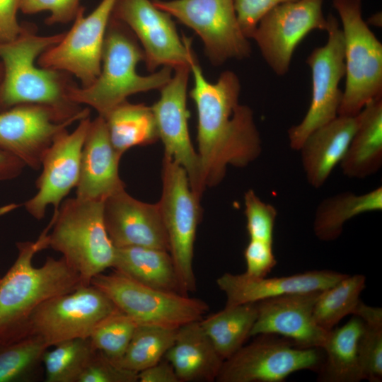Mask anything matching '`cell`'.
Listing matches in <instances>:
<instances>
[{"label":"cell","instance_id":"484cf974","mask_svg":"<svg viewBox=\"0 0 382 382\" xmlns=\"http://www.w3.org/2000/svg\"><path fill=\"white\" fill-rule=\"evenodd\" d=\"M112 268L141 284L185 294L168 251L141 246L116 248Z\"/></svg>","mask_w":382,"mask_h":382},{"label":"cell","instance_id":"ab89813d","mask_svg":"<svg viewBox=\"0 0 382 382\" xmlns=\"http://www.w3.org/2000/svg\"><path fill=\"white\" fill-rule=\"evenodd\" d=\"M296 0H233L240 27L248 39L262 18L275 6Z\"/></svg>","mask_w":382,"mask_h":382},{"label":"cell","instance_id":"b9f144b4","mask_svg":"<svg viewBox=\"0 0 382 382\" xmlns=\"http://www.w3.org/2000/svg\"><path fill=\"white\" fill-rule=\"evenodd\" d=\"M21 0H0V42H8L23 31L17 21Z\"/></svg>","mask_w":382,"mask_h":382},{"label":"cell","instance_id":"6da1fadb","mask_svg":"<svg viewBox=\"0 0 382 382\" xmlns=\"http://www.w3.org/2000/svg\"><path fill=\"white\" fill-rule=\"evenodd\" d=\"M189 64L194 81L190 96L197 112V154L204 186L212 187L223 180L228 166L243 168L255 160L261 139L252 110L239 103L238 76L226 70L211 83L193 51Z\"/></svg>","mask_w":382,"mask_h":382},{"label":"cell","instance_id":"4dcf8cb0","mask_svg":"<svg viewBox=\"0 0 382 382\" xmlns=\"http://www.w3.org/2000/svg\"><path fill=\"white\" fill-rule=\"evenodd\" d=\"M257 318L256 303L226 306L199 320V324L224 360L234 354L250 337Z\"/></svg>","mask_w":382,"mask_h":382},{"label":"cell","instance_id":"8992f818","mask_svg":"<svg viewBox=\"0 0 382 382\" xmlns=\"http://www.w3.org/2000/svg\"><path fill=\"white\" fill-rule=\"evenodd\" d=\"M341 23L345 86L338 115L355 116L382 97V44L362 17V0H332Z\"/></svg>","mask_w":382,"mask_h":382},{"label":"cell","instance_id":"603a6c76","mask_svg":"<svg viewBox=\"0 0 382 382\" xmlns=\"http://www.w3.org/2000/svg\"><path fill=\"white\" fill-rule=\"evenodd\" d=\"M357 124V115H337L305 139L299 150L307 181L312 187L323 186L335 167L341 163Z\"/></svg>","mask_w":382,"mask_h":382},{"label":"cell","instance_id":"f35d334b","mask_svg":"<svg viewBox=\"0 0 382 382\" xmlns=\"http://www.w3.org/2000/svg\"><path fill=\"white\" fill-rule=\"evenodd\" d=\"M81 0H21L20 10L25 14L50 11L47 25L66 23L74 21L82 6Z\"/></svg>","mask_w":382,"mask_h":382},{"label":"cell","instance_id":"d4e9b609","mask_svg":"<svg viewBox=\"0 0 382 382\" xmlns=\"http://www.w3.org/2000/svg\"><path fill=\"white\" fill-rule=\"evenodd\" d=\"M357 127L341 161L343 173L365 178L382 165V97L369 101L357 115Z\"/></svg>","mask_w":382,"mask_h":382},{"label":"cell","instance_id":"ba28073f","mask_svg":"<svg viewBox=\"0 0 382 382\" xmlns=\"http://www.w3.org/2000/svg\"><path fill=\"white\" fill-rule=\"evenodd\" d=\"M91 284L138 324L177 329L200 320L209 310L202 299L141 284L115 270L95 276Z\"/></svg>","mask_w":382,"mask_h":382},{"label":"cell","instance_id":"e575fe53","mask_svg":"<svg viewBox=\"0 0 382 382\" xmlns=\"http://www.w3.org/2000/svg\"><path fill=\"white\" fill-rule=\"evenodd\" d=\"M138 323L119 309L102 320L92 331L93 347L116 363L124 355Z\"/></svg>","mask_w":382,"mask_h":382},{"label":"cell","instance_id":"f546056e","mask_svg":"<svg viewBox=\"0 0 382 382\" xmlns=\"http://www.w3.org/2000/svg\"><path fill=\"white\" fill-rule=\"evenodd\" d=\"M112 145L123 154L137 146H147L159 139L152 108L127 100L103 117Z\"/></svg>","mask_w":382,"mask_h":382},{"label":"cell","instance_id":"9c48e42d","mask_svg":"<svg viewBox=\"0 0 382 382\" xmlns=\"http://www.w3.org/2000/svg\"><path fill=\"white\" fill-rule=\"evenodd\" d=\"M154 5L193 30L211 63L250 56L251 46L238 21L233 0H153Z\"/></svg>","mask_w":382,"mask_h":382},{"label":"cell","instance_id":"bcb514c9","mask_svg":"<svg viewBox=\"0 0 382 382\" xmlns=\"http://www.w3.org/2000/svg\"><path fill=\"white\" fill-rule=\"evenodd\" d=\"M0 280H1V277H0Z\"/></svg>","mask_w":382,"mask_h":382},{"label":"cell","instance_id":"83f0119b","mask_svg":"<svg viewBox=\"0 0 382 382\" xmlns=\"http://www.w3.org/2000/svg\"><path fill=\"white\" fill-rule=\"evenodd\" d=\"M49 347L40 336L27 331L0 337V382L38 381Z\"/></svg>","mask_w":382,"mask_h":382},{"label":"cell","instance_id":"d6a6232c","mask_svg":"<svg viewBox=\"0 0 382 382\" xmlns=\"http://www.w3.org/2000/svg\"><path fill=\"white\" fill-rule=\"evenodd\" d=\"M177 330L138 324L118 364L138 373L159 362L173 344Z\"/></svg>","mask_w":382,"mask_h":382},{"label":"cell","instance_id":"3957f363","mask_svg":"<svg viewBox=\"0 0 382 382\" xmlns=\"http://www.w3.org/2000/svg\"><path fill=\"white\" fill-rule=\"evenodd\" d=\"M134 37L124 23L111 17L99 75L88 86L69 87V99L77 105L91 106L104 117L129 96L165 86L172 76L171 67L163 66L148 76L137 73V66L144 61V55Z\"/></svg>","mask_w":382,"mask_h":382},{"label":"cell","instance_id":"44dd1931","mask_svg":"<svg viewBox=\"0 0 382 382\" xmlns=\"http://www.w3.org/2000/svg\"><path fill=\"white\" fill-rule=\"evenodd\" d=\"M122 156L111 144L104 117L98 115L91 121L83 145L76 197L104 201L125 190L119 175Z\"/></svg>","mask_w":382,"mask_h":382},{"label":"cell","instance_id":"7bdbcfd3","mask_svg":"<svg viewBox=\"0 0 382 382\" xmlns=\"http://www.w3.org/2000/svg\"><path fill=\"white\" fill-rule=\"evenodd\" d=\"M139 382H180L171 364L166 359L138 372Z\"/></svg>","mask_w":382,"mask_h":382},{"label":"cell","instance_id":"52a82bcc","mask_svg":"<svg viewBox=\"0 0 382 382\" xmlns=\"http://www.w3.org/2000/svg\"><path fill=\"white\" fill-rule=\"evenodd\" d=\"M162 194L158 202L173 259L183 292L196 291L194 243L201 219L199 199L191 189L185 169L164 155Z\"/></svg>","mask_w":382,"mask_h":382},{"label":"cell","instance_id":"9a60e30c","mask_svg":"<svg viewBox=\"0 0 382 382\" xmlns=\"http://www.w3.org/2000/svg\"><path fill=\"white\" fill-rule=\"evenodd\" d=\"M112 17L124 23L139 40L147 69L190 66V38L180 37L172 16L150 0H117Z\"/></svg>","mask_w":382,"mask_h":382},{"label":"cell","instance_id":"277c9868","mask_svg":"<svg viewBox=\"0 0 382 382\" xmlns=\"http://www.w3.org/2000/svg\"><path fill=\"white\" fill-rule=\"evenodd\" d=\"M64 33L40 36L23 31L13 40L0 42V59L4 76L0 102L4 106L39 104L50 106L67 117L83 109L68 98V89L60 71L37 66L35 59L59 43Z\"/></svg>","mask_w":382,"mask_h":382},{"label":"cell","instance_id":"7a4b0ae2","mask_svg":"<svg viewBox=\"0 0 382 382\" xmlns=\"http://www.w3.org/2000/svg\"><path fill=\"white\" fill-rule=\"evenodd\" d=\"M51 227L50 221L35 241L16 243L18 256L0 280V337L21 332L41 303L83 285L63 257H47L40 267L33 265L34 255L48 248Z\"/></svg>","mask_w":382,"mask_h":382},{"label":"cell","instance_id":"5bb4252c","mask_svg":"<svg viewBox=\"0 0 382 382\" xmlns=\"http://www.w3.org/2000/svg\"><path fill=\"white\" fill-rule=\"evenodd\" d=\"M324 0H296L281 4L258 23L251 39L257 45L268 66L278 76L289 70L294 52L314 30H326Z\"/></svg>","mask_w":382,"mask_h":382},{"label":"cell","instance_id":"cb8c5ba5","mask_svg":"<svg viewBox=\"0 0 382 382\" xmlns=\"http://www.w3.org/2000/svg\"><path fill=\"white\" fill-rule=\"evenodd\" d=\"M163 358L171 364L180 382L214 381L224 361L199 320L178 328L174 342Z\"/></svg>","mask_w":382,"mask_h":382},{"label":"cell","instance_id":"74e56055","mask_svg":"<svg viewBox=\"0 0 382 382\" xmlns=\"http://www.w3.org/2000/svg\"><path fill=\"white\" fill-rule=\"evenodd\" d=\"M137 376L95 349L78 382H137Z\"/></svg>","mask_w":382,"mask_h":382},{"label":"cell","instance_id":"f1b7e54d","mask_svg":"<svg viewBox=\"0 0 382 382\" xmlns=\"http://www.w3.org/2000/svg\"><path fill=\"white\" fill-rule=\"evenodd\" d=\"M382 209V187L363 195L344 192L323 199L318 206L313 221L316 237L323 241L337 239L343 226L352 218Z\"/></svg>","mask_w":382,"mask_h":382},{"label":"cell","instance_id":"ffe728a7","mask_svg":"<svg viewBox=\"0 0 382 382\" xmlns=\"http://www.w3.org/2000/svg\"><path fill=\"white\" fill-rule=\"evenodd\" d=\"M103 218L115 248L141 246L169 252L158 202L139 201L122 190L104 200Z\"/></svg>","mask_w":382,"mask_h":382},{"label":"cell","instance_id":"7c38bea8","mask_svg":"<svg viewBox=\"0 0 382 382\" xmlns=\"http://www.w3.org/2000/svg\"><path fill=\"white\" fill-rule=\"evenodd\" d=\"M224 361L216 381L282 382L301 370H319L320 348H301L277 335H262Z\"/></svg>","mask_w":382,"mask_h":382},{"label":"cell","instance_id":"1f68e13d","mask_svg":"<svg viewBox=\"0 0 382 382\" xmlns=\"http://www.w3.org/2000/svg\"><path fill=\"white\" fill-rule=\"evenodd\" d=\"M365 284L364 275L347 274L333 286L322 291L313 308L316 323L330 331L344 317L353 315Z\"/></svg>","mask_w":382,"mask_h":382},{"label":"cell","instance_id":"f6af8a7d","mask_svg":"<svg viewBox=\"0 0 382 382\" xmlns=\"http://www.w3.org/2000/svg\"><path fill=\"white\" fill-rule=\"evenodd\" d=\"M25 165L18 158L0 151V177H9L20 172Z\"/></svg>","mask_w":382,"mask_h":382},{"label":"cell","instance_id":"60d3db41","mask_svg":"<svg viewBox=\"0 0 382 382\" xmlns=\"http://www.w3.org/2000/svg\"><path fill=\"white\" fill-rule=\"evenodd\" d=\"M247 274L266 277L275 267L277 260L273 252V243L250 239L244 250Z\"/></svg>","mask_w":382,"mask_h":382},{"label":"cell","instance_id":"e0dca14e","mask_svg":"<svg viewBox=\"0 0 382 382\" xmlns=\"http://www.w3.org/2000/svg\"><path fill=\"white\" fill-rule=\"evenodd\" d=\"M190 66L174 69V74L161 89L158 100L151 106L164 155L186 171L193 192L200 199L205 189L198 154L190 140L188 129L187 89Z\"/></svg>","mask_w":382,"mask_h":382},{"label":"cell","instance_id":"8d00e7d4","mask_svg":"<svg viewBox=\"0 0 382 382\" xmlns=\"http://www.w3.org/2000/svg\"><path fill=\"white\" fill-rule=\"evenodd\" d=\"M359 364L364 380L382 381V328L364 325L358 342Z\"/></svg>","mask_w":382,"mask_h":382},{"label":"cell","instance_id":"4fadbf2b","mask_svg":"<svg viewBox=\"0 0 382 382\" xmlns=\"http://www.w3.org/2000/svg\"><path fill=\"white\" fill-rule=\"evenodd\" d=\"M116 1L101 0L87 16L81 7L62 40L39 57V66L69 72L82 86L91 84L100 71L104 40Z\"/></svg>","mask_w":382,"mask_h":382},{"label":"cell","instance_id":"30bf717a","mask_svg":"<svg viewBox=\"0 0 382 382\" xmlns=\"http://www.w3.org/2000/svg\"><path fill=\"white\" fill-rule=\"evenodd\" d=\"M118 308L100 289L90 284L43 302L24 328L50 347L71 339L89 337L93 329Z\"/></svg>","mask_w":382,"mask_h":382},{"label":"cell","instance_id":"7402d4cb","mask_svg":"<svg viewBox=\"0 0 382 382\" xmlns=\"http://www.w3.org/2000/svg\"><path fill=\"white\" fill-rule=\"evenodd\" d=\"M347 274L332 270H311L289 276L268 278L225 272L216 279L226 298V306L256 303L286 294L321 291Z\"/></svg>","mask_w":382,"mask_h":382},{"label":"cell","instance_id":"d6986e66","mask_svg":"<svg viewBox=\"0 0 382 382\" xmlns=\"http://www.w3.org/2000/svg\"><path fill=\"white\" fill-rule=\"evenodd\" d=\"M321 291L290 294L256 302L257 318L250 336L281 335L301 348L322 349L329 331L319 327L313 318Z\"/></svg>","mask_w":382,"mask_h":382},{"label":"cell","instance_id":"2e32d148","mask_svg":"<svg viewBox=\"0 0 382 382\" xmlns=\"http://www.w3.org/2000/svg\"><path fill=\"white\" fill-rule=\"evenodd\" d=\"M88 116L87 108L67 117L47 105H16L0 112V151L13 155L25 166L38 170L55 137L74 122Z\"/></svg>","mask_w":382,"mask_h":382},{"label":"cell","instance_id":"4316f807","mask_svg":"<svg viewBox=\"0 0 382 382\" xmlns=\"http://www.w3.org/2000/svg\"><path fill=\"white\" fill-rule=\"evenodd\" d=\"M364 329V322L353 315L347 323L329 331L322 348L324 357L318 370V381L359 382L364 380L358 356V342Z\"/></svg>","mask_w":382,"mask_h":382},{"label":"cell","instance_id":"5b68a950","mask_svg":"<svg viewBox=\"0 0 382 382\" xmlns=\"http://www.w3.org/2000/svg\"><path fill=\"white\" fill-rule=\"evenodd\" d=\"M104 201L78 197L64 201L50 220L48 248L60 253L66 263L89 285L96 275L112 267L116 248L105 228Z\"/></svg>","mask_w":382,"mask_h":382},{"label":"cell","instance_id":"ee69618b","mask_svg":"<svg viewBox=\"0 0 382 382\" xmlns=\"http://www.w3.org/2000/svg\"><path fill=\"white\" fill-rule=\"evenodd\" d=\"M358 316L366 325L382 328V309L368 306L359 301L353 313Z\"/></svg>","mask_w":382,"mask_h":382},{"label":"cell","instance_id":"8fae6325","mask_svg":"<svg viewBox=\"0 0 382 382\" xmlns=\"http://www.w3.org/2000/svg\"><path fill=\"white\" fill-rule=\"evenodd\" d=\"M327 20L326 43L315 48L306 59L312 81L308 110L301 122L288 130L290 146L295 150L313 131L338 115L342 98L339 88L345 74L342 32L335 16L330 14Z\"/></svg>","mask_w":382,"mask_h":382},{"label":"cell","instance_id":"d590c367","mask_svg":"<svg viewBox=\"0 0 382 382\" xmlns=\"http://www.w3.org/2000/svg\"><path fill=\"white\" fill-rule=\"evenodd\" d=\"M244 203L250 239L273 243L274 227L277 216L275 207L262 202L252 190L245 193Z\"/></svg>","mask_w":382,"mask_h":382},{"label":"cell","instance_id":"836d02e7","mask_svg":"<svg viewBox=\"0 0 382 382\" xmlns=\"http://www.w3.org/2000/svg\"><path fill=\"white\" fill-rule=\"evenodd\" d=\"M43 356L45 381L78 382L95 349L88 337L61 342Z\"/></svg>","mask_w":382,"mask_h":382},{"label":"cell","instance_id":"ac0fdd59","mask_svg":"<svg viewBox=\"0 0 382 382\" xmlns=\"http://www.w3.org/2000/svg\"><path fill=\"white\" fill-rule=\"evenodd\" d=\"M90 123L88 116L81 120L71 133L66 129L59 133L44 154L42 170L36 180L37 192L24 203L27 212L35 219H43L49 205L54 207V212H57L63 199L76 187Z\"/></svg>","mask_w":382,"mask_h":382}]
</instances>
